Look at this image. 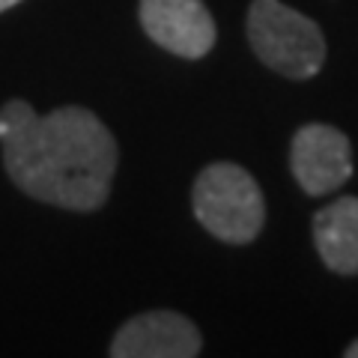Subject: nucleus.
I'll return each instance as SVG.
<instances>
[{"instance_id":"obj_7","label":"nucleus","mask_w":358,"mask_h":358,"mask_svg":"<svg viewBox=\"0 0 358 358\" xmlns=\"http://www.w3.org/2000/svg\"><path fill=\"white\" fill-rule=\"evenodd\" d=\"M313 242L331 272H358V197H341L317 212L313 218Z\"/></svg>"},{"instance_id":"obj_3","label":"nucleus","mask_w":358,"mask_h":358,"mask_svg":"<svg viewBox=\"0 0 358 358\" xmlns=\"http://www.w3.org/2000/svg\"><path fill=\"white\" fill-rule=\"evenodd\" d=\"M248 39L268 69L293 81L313 78L326 60L322 30L281 0H254L248 13Z\"/></svg>"},{"instance_id":"obj_6","label":"nucleus","mask_w":358,"mask_h":358,"mask_svg":"<svg viewBox=\"0 0 358 358\" xmlns=\"http://www.w3.org/2000/svg\"><path fill=\"white\" fill-rule=\"evenodd\" d=\"M200 331L194 322L173 310H150L129 320L110 343L114 358H194Z\"/></svg>"},{"instance_id":"obj_2","label":"nucleus","mask_w":358,"mask_h":358,"mask_svg":"<svg viewBox=\"0 0 358 358\" xmlns=\"http://www.w3.org/2000/svg\"><path fill=\"white\" fill-rule=\"evenodd\" d=\"M194 215L221 242L245 245L263 230L266 203L260 185L239 164L218 162L197 176L192 192Z\"/></svg>"},{"instance_id":"obj_8","label":"nucleus","mask_w":358,"mask_h":358,"mask_svg":"<svg viewBox=\"0 0 358 358\" xmlns=\"http://www.w3.org/2000/svg\"><path fill=\"white\" fill-rule=\"evenodd\" d=\"M36 110H33L27 102H21V99H13V102H6L3 108H0V138L3 134H9L15 126H21L24 120H30Z\"/></svg>"},{"instance_id":"obj_10","label":"nucleus","mask_w":358,"mask_h":358,"mask_svg":"<svg viewBox=\"0 0 358 358\" xmlns=\"http://www.w3.org/2000/svg\"><path fill=\"white\" fill-rule=\"evenodd\" d=\"M346 358H358V341L350 346V350H346Z\"/></svg>"},{"instance_id":"obj_9","label":"nucleus","mask_w":358,"mask_h":358,"mask_svg":"<svg viewBox=\"0 0 358 358\" xmlns=\"http://www.w3.org/2000/svg\"><path fill=\"white\" fill-rule=\"evenodd\" d=\"M15 3H21V0H0V13H6V9H13Z\"/></svg>"},{"instance_id":"obj_5","label":"nucleus","mask_w":358,"mask_h":358,"mask_svg":"<svg viewBox=\"0 0 358 358\" xmlns=\"http://www.w3.org/2000/svg\"><path fill=\"white\" fill-rule=\"evenodd\" d=\"M141 24L155 45L197 60L215 45V21L203 0H141Z\"/></svg>"},{"instance_id":"obj_1","label":"nucleus","mask_w":358,"mask_h":358,"mask_svg":"<svg viewBox=\"0 0 358 358\" xmlns=\"http://www.w3.org/2000/svg\"><path fill=\"white\" fill-rule=\"evenodd\" d=\"M3 164L24 194L51 206L90 212L110 194L117 173V141L87 108L33 114L0 138Z\"/></svg>"},{"instance_id":"obj_4","label":"nucleus","mask_w":358,"mask_h":358,"mask_svg":"<svg viewBox=\"0 0 358 358\" xmlns=\"http://www.w3.org/2000/svg\"><path fill=\"white\" fill-rule=\"evenodd\" d=\"M289 167L308 194L322 197L352 176L350 141L343 131L322 126V122L301 126L289 147Z\"/></svg>"}]
</instances>
